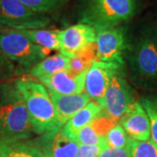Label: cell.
<instances>
[{
	"label": "cell",
	"instance_id": "cell-25",
	"mask_svg": "<svg viewBox=\"0 0 157 157\" xmlns=\"http://www.w3.org/2000/svg\"><path fill=\"white\" fill-rule=\"evenodd\" d=\"M107 144L100 145H78L76 157H98Z\"/></svg>",
	"mask_w": 157,
	"mask_h": 157
},
{
	"label": "cell",
	"instance_id": "cell-9",
	"mask_svg": "<svg viewBox=\"0 0 157 157\" xmlns=\"http://www.w3.org/2000/svg\"><path fill=\"white\" fill-rule=\"evenodd\" d=\"M123 71L124 67L118 64L96 60L86 74L85 93L91 101H95L102 107L104 94L111 79L115 74Z\"/></svg>",
	"mask_w": 157,
	"mask_h": 157
},
{
	"label": "cell",
	"instance_id": "cell-13",
	"mask_svg": "<svg viewBox=\"0 0 157 157\" xmlns=\"http://www.w3.org/2000/svg\"><path fill=\"white\" fill-rule=\"evenodd\" d=\"M48 92L55 110V132L59 131L65 124L91 101L85 92L70 95L59 94L49 90Z\"/></svg>",
	"mask_w": 157,
	"mask_h": 157
},
{
	"label": "cell",
	"instance_id": "cell-2",
	"mask_svg": "<svg viewBox=\"0 0 157 157\" xmlns=\"http://www.w3.org/2000/svg\"><path fill=\"white\" fill-rule=\"evenodd\" d=\"M13 83L24 99L34 134L55 133V110L47 88L30 77L19 78Z\"/></svg>",
	"mask_w": 157,
	"mask_h": 157
},
{
	"label": "cell",
	"instance_id": "cell-15",
	"mask_svg": "<svg viewBox=\"0 0 157 157\" xmlns=\"http://www.w3.org/2000/svg\"><path fill=\"white\" fill-rule=\"evenodd\" d=\"M102 111V107L95 101H90L69 121L63 126L61 131L73 139L80 129L87 126Z\"/></svg>",
	"mask_w": 157,
	"mask_h": 157
},
{
	"label": "cell",
	"instance_id": "cell-26",
	"mask_svg": "<svg viewBox=\"0 0 157 157\" xmlns=\"http://www.w3.org/2000/svg\"><path fill=\"white\" fill-rule=\"evenodd\" d=\"M14 71V64L0 52V80L11 78Z\"/></svg>",
	"mask_w": 157,
	"mask_h": 157
},
{
	"label": "cell",
	"instance_id": "cell-27",
	"mask_svg": "<svg viewBox=\"0 0 157 157\" xmlns=\"http://www.w3.org/2000/svg\"><path fill=\"white\" fill-rule=\"evenodd\" d=\"M0 1H1V0H0Z\"/></svg>",
	"mask_w": 157,
	"mask_h": 157
},
{
	"label": "cell",
	"instance_id": "cell-7",
	"mask_svg": "<svg viewBox=\"0 0 157 157\" xmlns=\"http://www.w3.org/2000/svg\"><path fill=\"white\" fill-rule=\"evenodd\" d=\"M97 60L114 63L124 67V56L128 50L126 29L118 25L96 31Z\"/></svg>",
	"mask_w": 157,
	"mask_h": 157
},
{
	"label": "cell",
	"instance_id": "cell-14",
	"mask_svg": "<svg viewBox=\"0 0 157 157\" xmlns=\"http://www.w3.org/2000/svg\"><path fill=\"white\" fill-rule=\"evenodd\" d=\"M86 72L78 75H72L68 71H62L49 76L42 77L39 79L47 90L59 94H78L85 92Z\"/></svg>",
	"mask_w": 157,
	"mask_h": 157
},
{
	"label": "cell",
	"instance_id": "cell-6",
	"mask_svg": "<svg viewBox=\"0 0 157 157\" xmlns=\"http://www.w3.org/2000/svg\"><path fill=\"white\" fill-rule=\"evenodd\" d=\"M45 13L38 12L19 0L0 1V24L15 30L44 29L50 24Z\"/></svg>",
	"mask_w": 157,
	"mask_h": 157
},
{
	"label": "cell",
	"instance_id": "cell-11",
	"mask_svg": "<svg viewBox=\"0 0 157 157\" xmlns=\"http://www.w3.org/2000/svg\"><path fill=\"white\" fill-rule=\"evenodd\" d=\"M128 137L136 141L150 140V121L140 101L133 102L119 121Z\"/></svg>",
	"mask_w": 157,
	"mask_h": 157
},
{
	"label": "cell",
	"instance_id": "cell-22",
	"mask_svg": "<svg viewBox=\"0 0 157 157\" xmlns=\"http://www.w3.org/2000/svg\"><path fill=\"white\" fill-rule=\"evenodd\" d=\"M25 6L38 12L47 13L66 5L69 0H19Z\"/></svg>",
	"mask_w": 157,
	"mask_h": 157
},
{
	"label": "cell",
	"instance_id": "cell-20",
	"mask_svg": "<svg viewBox=\"0 0 157 157\" xmlns=\"http://www.w3.org/2000/svg\"><path fill=\"white\" fill-rule=\"evenodd\" d=\"M140 101L150 121V140L157 146V95L143 96Z\"/></svg>",
	"mask_w": 157,
	"mask_h": 157
},
{
	"label": "cell",
	"instance_id": "cell-16",
	"mask_svg": "<svg viewBox=\"0 0 157 157\" xmlns=\"http://www.w3.org/2000/svg\"><path fill=\"white\" fill-rule=\"evenodd\" d=\"M69 67L70 59L59 52L52 56L45 57L44 59L31 68L28 73L33 77L40 78L62 71H67Z\"/></svg>",
	"mask_w": 157,
	"mask_h": 157
},
{
	"label": "cell",
	"instance_id": "cell-12",
	"mask_svg": "<svg viewBox=\"0 0 157 157\" xmlns=\"http://www.w3.org/2000/svg\"><path fill=\"white\" fill-rule=\"evenodd\" d=\"M33 141L46 157H76L78 153V143L61 129L55 133L41 135Z\"/></svg>",
	"mask_w": 157,
	"mask_h": 157
},
{
	"label": "cell",
	"instance_id": "cell-8",
	"mask_svg": "<svg viewBox=\"0 0 157 157\" xmlns=\"http://www.w3.org/2000/svg\"><path fill=\"white\" fill-rule=\"evenodd\" d=\"M135 101L134 90L125 78L123 71L111 79L104 94L102 110L119 123L124 113Z\"/></svg>",
	"mask_w": 157,
	"mask_h": 157
},
{
	"label": "cell",
	"instance_id": "cell-23",
	"mask_svg": "<svg viewBox=\"0 0 157 157\" xmlns=\"http://www.w3.org/2000/svg\"><path fill=\"white\" fill-rule=\"evenodd\" d=\"M132 157H157V146L151 140H134Z\"/></svg>",
	"mask_w": 157,
	"mask_h": 157
},
{
	"label": "cell",
	"instance_id": "cell-21",
	"mask_svg": "<svg viewBox=\"0 0 157 157\" xmlns=\"http://www.w3.org/2000/svg\"><path fill=\"white\" fill-rule=\"evenodd\" d=\"M106 143L107 147L114 148H121L128 146L132 141L128 135L125 132L123 128L118 123L110 129L106 135Z\"/></svg>",
	"mask_w": 157,
	"mask_h": 157
},
{
	"label": "cell",
	"instance_id": "cell-17",
	"mask_svg": "<svg viewBox=\"0 0 157 157\" xmlns=\"http://www.w3.org/2000/svg\"><path fill=\"white\" fill-rule=\"evenodd\" d=\"M0 157H46L33 140L0 142Z\"/></svg>",
	"mask_w": 157,
	"mask_h": 157
},
{
	"label": "cell",
	"instance_id": "cell-10",
	"mask_svg": "<svg viewBox=\"0 0 157 157\" xmlns=\"http://www.w3.org/2000/svg\"><path fill=\"white\" fill-rule=\"evenodd\" d=\"M59 52L72 59L96 40V30L89 25L79 23L59 31Z\"/></svg>",
	"mask_w": 157,
	"mask_h": 157
},
{
	"label": "cell",
	"instance_id": "cell-4",
	"mask_svg": "<svg viewBox=\"0 0 157 157\" xmlns=\"http://www.w3.org/2000/svg\"><path fill=\"white\" fill-rule=\"evenodd\" d=\"M0 52L12 63L28 70L50 53L34 44L20 31L11 28L0 30Z\"/></svg>",
	"mask_w": 157,
	"mask_h": 157
},
{
	"label": "cell",
	"instance_id": "cell-24",
	"mask_svg": "<svg viewBox=\"0 0 157 157\" xmlns=\"http://www.w3.org/2000/svg\"><path fill=\"white\" fill-rule=\"evenodd\" d=\"M133 143L134 140L128 146L121 148H114L106 147L98 157H132L133 155Z\"/></svg>",
	"mask_w": 157,
	"mask_h": 157
},
{
	"label": "cell",
	"instance_id": "cell-5",
	"mask_svg": "<svg viewBox=\"0 0 157 157\" xmlns=\"http://www.w3.org/2000/svg\"><path fill=\"white\" fill-rule=\"evenodd\" d=\"M129 67L135 78L148 83H157V40L143 36L128 47Z\"/></svg>",
	"mask_w": 157,
	"mask_h": 157
},
{
	"label": "cell",
	"instance_id": "cell-1",
	"mask_svg": "<svg viewBox=\"0 0 157 157\" xmlns=\"http://www.w3.org/2000/svg\"><path fill=\"white\" fill-rule=\"evenodd\" d=\"M34 135L24 99L14 83L0 85V142L28 140Z\"/></svg>",
	"mask_w": 157,
	"mask_h": 157
},
{
	"label": "cell",
	"instance_id": "cell-19",
	"mask_svg": "<svg viewBox=\"0 0 157 157\" xmlns=\"http://www.w3.org/2000/svg\"><path fill=\"white\" fill-rule=\"evenodd\" d=\"M96 60V43L94 42L70 59V67L67 71L72 75H78L86 72Z\"/></svg>",
	"mask_w": 157,
	"mask_h": 157
},
{
	"label": "cell",
	"instance_id": "cell-18",
	"mask_svg": "<svg viewBox=\"0 0 157 157\" xmlns=\"http://www.w3.org/2000/svg\"><path fill=\"white\" fill-rule=\"evenodd\" d=\"M26 36L34 44L40 46L44 50L51 52L52 51L59 52V44L58 39V30L45 29H32V30H18Z\"/></svg>",
	"mask_w": 157,
	"mask_h": 157
},
{
	"label": "cell",
	"instance_id": "cell-3",
	"mask_svg": "<svg viewBox=\"0 0 157 157\" xmlns=\"http://www.w3.org/2000/svg\"><path fill=\"white\" fill-rule=\"evenodd\" d=\"M137 0H83L78 11L80 23L96 31L120 25L135 16Z\"/></svg>",
	"mask_w": 157,
	"mask_h": 157
}]
</instances>
